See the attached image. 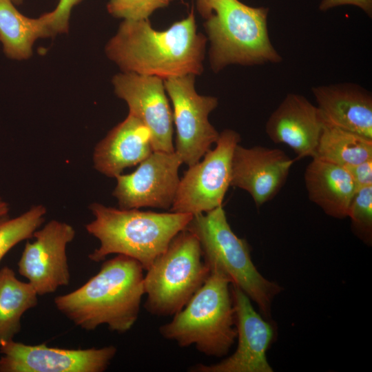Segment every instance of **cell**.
<instances>
[{
	"label": "cell",
	"instance_id": "obj_24",
	"mask_svg": "<svg viewBox=\"0 0 372 372\" xmlns=\"http://www.w3.org/2000/svg\"><path fill=\"white\" fill-rule=\"evenodd\" d=\"M347 217L353 232L368 245L372 242V185L356 190Z\"/></svg>",
	"mask_w": 372,
	"mask_h": 372
},
{
	"label": "cell",
	"instance_id": "obj_21",
	"mask_svg": "<svg viewBox=\"0 0 372 372\" xmlns=\"http://www.w3.org/2000/svg\"><path fill=\"white\" fill-rule=\"evenodd\" d=\"M37 304L38 294L28 282L19 280L8 267L0 269V347L13 340L21 317Z\"/></svg>",
	"mask_w": 372,
	"mask_h": 372
},
{
	"label": "cell",
	"instance_id": "obj_5",
	"mask_svg": "<svg viewBox=\"0 0 372 372\" xmlns=\"http://www.w3.org/2000/svg\"><path fill=\"white\" fill-rule=\"evenodd\" d=\"M231 285L223 273L210 270L186 305L159 327V333L180 347L193 345L208 356L226 355L237 335Z\"/></svg>",
	"mask_w": 372,
	"mask_h": 372
},
{
	"label": "cell",
	"instance_id": "obj_4",
	"mask_svg": "<svg viewBox=\"0 0 372 372\" xmlns=\"http://www.w3.org/2000/svg\"><path fill=\"white\" fill-rule=\"evenodd\" d=\"M210 42L211 69L220 72L229 65L278 63L267 28L269 8L251 7L239 0H196Z\"/></svg>",
	"mask_w": 372,
	"mask_h": 372
},
{
	"label": "cell",
	"instance_id": "obj_14",
	"mask_svg": "<svg viewBox=\"0 0 372 372\" xmlns=\"http://www.w3.org/2000/svg\"><path fill=\"white\" fill-rule=\"evenodd\" d=\"M112 84L116 96L127 104L129 114L150 132L153 151L174 152L173 114L163 79L122 72L114 76Z\"/></svg>",
	"mask_w": 372,
	"mask_h": 372
},
{
	"label": "cell",
	"instance_id": "obj_25",
	"mask_svg": "<svg viewBox=\"0 0 372 372\" xmlns=\"http://www.w3.org/2000/svg\"><path fill=\"white\" fill-rule=\"evenodd\" d=\"M174 0H109L107 9L113 17L123 20H145L156 10Z\"/></svg>",
	"mask_w": 372,
	"mask_h": 372
},
{
	"label": "cell",
	"instance_id": "obj_29",
	"mask_svg": "<svg viewBox=\"0 0 372 372\" xmlns=\"http://www.w3.org/2000/svg\"><path fill=\"white\" fill-rule=\"evenodd\" d=\"M8 211V204L0 198V218L6 217Z\"/></svg>",
	"mask_w": 372,
	"mask_h": 372
},
{
	"label": "cell",
	"instance_id": "obj_8",
	"mask_svg": "<svg viewBox=\"0 0 372 372\" xmlns=\"http://www.w3.org/2000/svg\"><path fill=\"white\" fill-rule=\"evenodd\" d=\"M240 141L235 130L222 131L215 148L209 149L201 161L189 166L180 179L169 211L195 215L222 205L230 187L233 153Z\"/></svg>",
	"mask_w": 372,
	"mask_h": 372
},
{
	"label": "cell",
	"instance_id": "obj_27",
	"mask_svg": "<svg viewBox=\"0 0 372 372\" xmlns=\"http://www.w3.org/2000/svg\"><path fill=\"white\" fill-rule=\"evenodd\" d=\"M345 168L350 174L356 190L372 185V159Z\"/></svg>",
	"mask_w": 372,
	"mask_h": 372
},
{
	"label": "cell",
	"instance_id": "obj_26",
	"mask_svg": "<svg viewBox=\"0 0 372 372\" xmlns=\"http://www.w3.org/2000/svg\"><path fill=\"white\" fill-rule=\"evenodd\" d=\"M81 0H59L56 8L51 11L52 28L55 34L67 32L71 11Z\"/></svg>",
	"mask_w": 372,
	"mask_h": 372
},
{
	"label": "cell",
	"instance_id": "obj_28",
	"mask_svg": "<svg viewBox=\"0 0 372 372\" xmlns=\"http://www.w3.org/2000/svg\"><path fill=\"white\" fill-rule=\"evenodd\" d=\"M351 5L360 8L369 17L372 16V0H321L319 10L327 11L340 6Z\"/></svg>",
	"mask_w": 372,
	"mask_h": 372
},
{
	"label": "cell",
	"instance_id": "obj_1",
	"mask_svg": "<svg viewBox=\"0 0 372 372\" xmlns=\"http://www.w3.org/2000/svg\"><path fill=\"white\" fill-rule=\"evenodd\" d=\"M207 38L197 31L194 10L163 30L149 19L123 20L105 46L107 57L125 72L163 79L203 71Z\"/></svg>",
	"mask_w": 372,
	"mask_h": 372
},
{
	"label": "cell",
	"instance_id": "obj_23",
	"mask_svg": "<svg viewBox=\"0 0 372 372\" xmlns=\"http://www.w3.org/2000/svg\"><path fill=\"white\" fill-rule=\"evenodd\" d=\"M46 208L32 206L13 218H0V262L5 255L20 242L31 238L44 222Z\"/></svg>",
	"mask_w": 372,
	"mask_h": 372
},
{
	"label": "cell",
	"instance_id": "obj_30",
	"mask_svg": "<svg viewBox=\"0 0 372 372\" xmlns=\"http://www.w3.org/2000/svg\"><path fill=\"white\" fill-rule=\"evenodd\" d=\"M14 5H20L23 0H10Z\"/></svg>",
	"mask_w": 372,
	"mask_h": 372
},
{
	"label": "cell",
	"instance_id": "obj_16",
	"mask_svg": "<svg viewBox=\"0 0 372 372\" xmlns=\"http://www.w3.org/2000/svg\"><path fill=\"white\" fill-rule=\"evenodd\" d=\"M324 125L317 106L304 96L289 93L269 117L265 131L274 143L289 146L297 160L314 156Z\"/></svg>",
	"mask_w": 372,
	"mask_h": 372
},
{
	"label": "cell",
	"instance_id": "obj_19",
	"mask_svg": "<svg viewBox=\"0 0 372 372\" xmlns=\"http://www.w3.org/2000/svg\"><path fill=\"white\" fill-rule=\"evenodd\" d=\"M304 180L309 198L326 214L339 219L347 217L356 188L345 167L312 158Z\"/></svg>",
	"mask_w": 372,
	"mask_h": 372
},
{
	"label": "cell",
	"instance_id": "obj_10",
	"mask_svg": "<svg viewBox=\"0 0 372 372\" xmlns=\"http://www.w3.org/2000/svg\"><path fill=\"white\" fill-rule=\"evenodd\" d=\"M75 234L72 225L52 220L34 233L33 242H26L17 263L18 271L38 296L54 293L70 284L66 247Z\"/></svg>",
	"mask_w": 372,
	"mask_h": 372
},
{
	"label": "cell",
	"instance_id": "obj_7",
	"mask_svg": "<svg viewBox=\"0 0 372 372\" xmlns=\"http://www.w3.org/2000/svg\"><path fill=\"white\" fill-rule=\"evenodd\" d=\"M209 275L198 238L187 229L182 230L144 275L145 309L154 316H174Z\"/></svg>",
	"mask_w": 372,
	"mask_h": 372
},
{
	"label": "cell",
	"instance_id": "obj_13",
	"mask_svg": "<svg viewBox=\"0 0 372 372\" xmlns=\"http://www.w3.org/2000/svg\"><path fill=\"white\" fill-rule=\"evenodd\" d=\"M235 311L238 345L234 353L220 362L197 364L192 372H272L267 359L274 330L254 308L250 298L237 286L231 285Z\"/></svg>",
	"mask_w": 372,
	"mask_h": 372
},
{
	"label": "cell",
	"instance_id": "obj_18",
	"mask_svg": "<svg viewBox=\"0 0 372 372\" xmlns=\"http://www.w3.org/2000/svg\"><path fill=\"white\" fill-rule=\"evenodd\" d=\"M152 152L150 132L138 118L128 114L95 147L94 167L105 176L116 178Z\"/></svg>",
	"mask_w": 372,
	"mask_h": 372
},
{
	"label": "cell",
	"instance_id": "obj_11",
	"mask_svg": "<svg viewBox=\"0 0 372 372\" xmlns=\"http://www.w3.org/2000/svg\"><path fill=\"white\" fill-rule=\"evenodd\" d=\"M116 351L113 345L74 349L11 340L0 347V372H103Z\"/></svg>",
	"mask_w": 372,
	"mask_h": 372
},
{
	"label": "cell",
	"instance_id": "obj_3",
	"mask_svg": "<svg viewBox=\"0 0 372 372\" xmlns=\"http://www.w3.org/2000/svg\"><path fill=\"white\" fill-rule=\"evenodd\" d=\"M90 209L94 218L85 229L98 239L99 246L89 254V259L98 262L110 254L125 255L137 260L145 271L193 216L172 211L116 209L98 203H92Z\"/></svg>",
	"mask_w": 372,
	"mask_h": 372
},
{
	"label": "cell",
	"instance_id": "obj_6",
	"mask_svg": "<svg viewBox=\"0 0 372 372\" xmlns=\"http://www.w3.org/2000/svg\"><path fill=\"white\" fill-rule=\"evenodd\" d=\"M185 229L198 238L209 271L223 273L256 304L264 317L269 318L272 301L281 287L258 271L247 242L232 231L223 205L193 215Z\"/></svg>",
	"mask_w": 372,
	"mask_h": 372
},
{
	"label": "cell",
	"instance_id": "obj_12",
	"mask_svg": "<svg viewBox=\"0 0 372 372\" xmlns=\"http://www.w3.org/2000/svg\"><path fill=\"white\" fill-rule=\"evenodd\" d=\"M182 164L175 151H153L134 172L117 176L112 194L120 208L170 209L180 182L178 169Z\"/></svg>",
	"mask_w": 372,
	"mask_h": 372
},
{
	"label": "cell",
	"instance_id": "obj_9",
	"mask_svg": "<svg viewBox=\"0 0 372 372\" xmlns=\"http://www.w3.org/2000/svg\"><path fill=\"white\" fill-rule=\"evenodd\" d=\"M195 76L187 74L163 79L173 106L174 151L188 167L200 161L220 134L209 121L218 99L199 94L195 89Z\"/></svg>",
	"mask_w": 372,
	"mask_h": 372
},
{
	"label": "cell",
	"instance_id": "obj_2",
	"mask_svg": "<svg viewBox=\"0 0 372 372\" xmlns=\"http://www.w3.org/2000/svg\"><path fill=\"white\" fill-rule=\"evenodd\" d=\"M136 260L121 254L105 260L99 271L78 289L56 296L54 305L74 325L94 331L105 324L118 333L137 321L144 296V273Z\"/></svg>",
	"mask_w": 372,
	"mask_h": 372
},
{
	"label": "cell",
	"instance_id": "obj_15",
	"mask_svg": "<svg viewBox=\"0 0 372 372\" xmlns=\"http://www.w3.org/2000/svg\"><path fill=\"white\" fill-rule=\"evenodd\" d=\"M296 161L280 149L238 144L231 159L230 186L247 192L260 207L280 192Z\"/></svg>",
	"mask_w": 372,
	"mask_h": 372
},
{
	"label": "cell",
	"instance_id": "obj_20",
	"mask_svg": "<svg viewBox=\"0 0 372 372\" xmlns=\"http://www.w3.org/2000/svg\"><path fill=\"white\" fill-rule=\"evenodd\" d=\"M54 35L51 12L30 18L21 14L10 0H0V41L8 58L27 59L32 54L37 39Z\"/></svg>",
	"mask_w": 372,
	"mask_h": 372
},
{
	"label": "cell",
	"instance_id": "obj_22",
	"mask_svg": "<svg viewBox=\"0 0 372 372\" xmlns=\"http://www.w3.org/2000/svg\"><path fill=\"white\" fill-rule=\"evenodd\" d=\"M313 158L344 167L372 159V139L324 124Z\"/></svg>",
	"mask_w": 372,
	"mask_h": 372
},
{
	"label": "cell",
	"instance_id": "obj_17",
	"mask_svg": "<svg viewBox=\"0 0 372 372\" xmlns=\"http://www.w3.org/2000/svg\"><path fill=\"white\" fill-rule=\"evenodd\" d=\"M324 124L372 139V96L360 85L345 83L312 88Z\"/></svg>",
	"mask_w": 372,
	"mask_h": 372
}]
</instances>
